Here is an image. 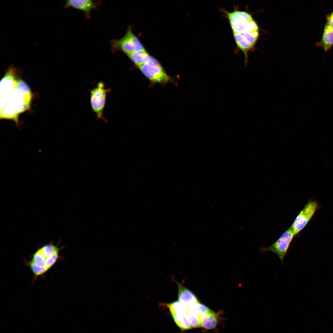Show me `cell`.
Segmentation results:
<instances>
[{
	"label": "cell",
	"instance_id": "cell-1",
	"mask_svg": "<svg viewBox=\"0 0 333 333\" xmlns=\"http://www.w3.org/2000/svg\"><path fill=\"white\" fill-rule=\"evenodd\" d=\"M13 66L7 70L0 82V118L19 125V115L29 109L32 94L27 84L19 76Z\"/></svg>",
	"mask_w": 333,
	"mask_h": 333
},
{
	"label": "cell",
	"instance_id": "cell-2",
	"mask_svg": "<svg viewBox=\"0 0 333 333\" xmlns=\"http://www.w3.org/2000/svg\"><path fill=\"white\" fill-rule=\"evenodd\" d=\"M111 49L114 52L121 51L127 55L136 51L145 50L138 38L129 27L125 35L119 39H111Z\"/></svg>",
	"mask_w": 333,
	"mask_h": 333
},
{
	"label": "cell",
	"instance_id": "cell-3",
	"mask_svg": "<svg viewBox=\"0 0 333 333\" xmlns=\"http://www.w3.org/2000/svg\"><path fill=\"white\" fill-rule=\"evenodd\" d=\"M145 76L153 83L165 84L171 79L165 72L160 63L150 56L148 61L138 67Z\"/></svg>",
	"mask_w": 333,
	"mask_h": 333
},
{
	"label": "cell",
	"instance_id": "cell-4",
	"mask_svg": "<svg viewBox=\"0 0 333 333\" xmlns=\"http://www.w3.org/2000/svg\"><path fill=\"white\" fill-rule=\"evenodd\" d=\"M110 91V89L106 88L103 81H101L90 91L91 108L98 119H105L103 117L104 110L107 94Z\"/></svg>",
	"mask_w": 333,
	"mask_h": 333
},
{
	"label": "cell",
	"instance_id": "cell-5",
	"mask_svg": "<svg viewBox=\"0 0 333 333\" xmlns=\"http://www.w3.org/2000/svg\"><path fill=\"white\" fill-rule=\"evenodd\" d=\"M294 236L292 227L290 226L274 244L268 247L263 248L262 249L265 251H271L275 253L283 264V259Z\"/></svg>",
	"mask_w": 333,
	"mask_h": 333
},
{
	"label": "cell",
	"instance_id": "cell-6",
	"mask_svg": "<svg viewBox=\"0 0 333 333\" xmlns=\"http://www.w3.org/2000/svg\"><path fill=\"white\" fill-rule=\"evenodd\" d=\"M319 207L318 203L315 200L310 201L305 205L291 226L295 236L306 226Z\"/></svg>",
	"mask_w": 333,
	"mask_h": 333
},
{
	"label": "cell",
	"instance_id": "cell-7",
	"mask_svg": "<svg viewBox=\"0 0 333 333\" xmlns=\"http://www.w3.org/2000/svg\"><path fill=\"white\" fill-rule=\"evenodd\" d=\"M101 4L99 1L97 2L92 0H68L66 1L64 7H72L84 13L86 17L89 19L91 11L97 9Z\"/></svg>",
	"mask_w": 333,
	"mask_h": 333
},
{
	"label": "cell",
	"instance_id": "cell-8",
	"mask_svg": "<svg viewBox=\"0 0 333 333\" xmlns=\"http://www.w3.org/2000/svg\"><path fill=\"white\" fill-rule=\"evenodd\" d=\"M316 46L322 47L325 51L333 47V28L325 24L321 40L316 43Z\"/></svg>",
	"mask_w": 333,
	"mask_h": 333
},
{
	"label": "cell",
	"instance_id": "cell-9",
	"mask_svg": "<svg viewBox=\"0 0 333 333\" xmlns=\"http://www.w3.org/2000/svg\"><path fill=\"white\" fill-rule=\"evenodd\" d=\"M178 287V300L189 305L199 302L196 296L181 283L176 282Z\"/></svg>",
	"mask_w": 333,
	"mask_h": 333
},
{
	"label": "cell",
	"instance_id": "cell-10",
	"mask_svg": "<svg viewBox=\"0 0 333 333\" xmlns=\"http://www.w3.org/2000/svg\"><path fill=\"white\" fill-rule=\"evenodd\" d=\"M127 56L138 67L147 62L150 57L145 50L136 51Z\"/></svg>",
	"mask_w": 333,
	"mask_h": 333
},
{
	"label": "cell",
	"instance_id": "cell-11",
	"mask_svg": "<svg viewBox=\"0 0 333 333\" xmlns=\"http://www.w3.org/2000/svg\"><path fill=\"white\" fill-rule=\"evenodd\" d=\"M201 326L207 329L215 328L218 323L217 315L213 311L200 316Z\"/></svg>",
	"mask_w": 333,
	"mask_h": 333
},
{
	"label": "cell",
	"instance_id": "cell-12",
	"mask_svg": "<svg viewBox=\"0 0 333 333\" xmlns=\"http://www.w3.org/2000/svg\"><path fill=\"white\" fill-rule=\"evenodd\" d=\"M171 314L175 323L181 329L187 330L192 328L186 313L177 312Z\"/></svg>",
	"mask_w": 333,
	"mask_h": 333
},
{
	"label": "cell",
	"instance_id": "cell-13",
	"mask_svg": "<svg viewBox=\"0 0 333 333\" xmlns=\"http://www.w3.org/2000/svg\"><path fill=\"white\" fill-rule=\"evenodd\" d=\"M188 306L189 310L200 316L212 311L208 307L199 302L190 304Z\"/></svg>",
	"mask_w": 333,
	"mask_h": 333
},
{
	"label": "cell",
	"instance_id": "cell-14",
	"mask_svg": "<svg viewBox=\"0 0 333 333\" xmlns=\"http://www.w3.org/2000/svg\"><path fill=\"white\" fill-rule=\"evenodd\" d=\"M186 314L192 328L199 327L201 326L200 316L189 310L186 313Z\"/></svg>",
	"mask_w": 333,
	"mask_h": 333
},
{
	"label": "cell",
	"instance_id": "cell-15",
	"mask_svg": "<svg viewBox=\"0 0 333 333\" xmlns=\"http://www.w3.org/2000/svg\"><path fill=\"white\" fill-rule=\"evenodd\" d=\"M28 265L36 277L44 274L47 271L44 265H39L31 261L29 262Z\"/></svg>",
	"mask_w": 333,
	"mask_h": 333
},
{
	"label": "cell",
	"instance_id": "cell-16",
	"mask_svg": "<svg viewBox=\"0 0 333 333\" xmlns=\"http://www.w3.org/2000/svg\"><path fill=\"white\" fill-rule=\"evenodd\" d=\"M59 248L53 244L49 243L44 245L39 249L43 255L47 258Z\"/></svg>",
	"mask_w": 333,
	"mask_h": 333
},
{
	"label": "cell",
	"instance_id": "cell-17",
	"mask_svg": "<svg viewBox=\"0 0 333 333\" xmlns=\"http://www.w3.org/2000/svg\"><path fill=\"white\" fill-rule=\"evenodd\" d=\"M60 249L56 250L51 256L46 259L44 266L47 270L51 268L59 258V252Z\"/></svg>",
	"mask_w": 333,
	"mask_h": 333
},
{
	"label": "cell",
	"instance_id": "cell-18",
	"mask_svg": "<svg viewBox=\"0 0 333 333\" xmlns=\"http://www.w3.org/2000/svg\"><path fill=\"white\" fill-rule=\"evenodd\" d=\"M31 261L40 265H44L46 258L42 254L39 249L34 254Z\"/></svg>",
	"mask_w": 333,
	"mask_h": 333
},
{
	"label": "cell",
	"instance_id": "cell-19",
	"mask_svg": "<svg viewBox=\"0 0 333 333\" xmlns=\"http://www.w3.org/2000/svg\"><path fill=\"white\" fill-rule=\"evenodd\" d=\"M326 24L333 28V11L326 16Z\"/></svg>",
	"mask_w": 333,
	"mask_h": 333
}]
</instances>
